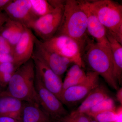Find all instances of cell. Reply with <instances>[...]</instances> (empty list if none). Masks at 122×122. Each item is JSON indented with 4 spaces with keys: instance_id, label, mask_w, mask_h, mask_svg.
Masks as SVG:
<instances>
[{
    "instance_id": "cell-15",
    "label": "cell",
    "mask_w": 122,
    "mask_h": 122,
    "mask_svg": "<svg viewBox=\"0 0 122 122\" xmlns=\"http://www.w3.org/2000/svg\"><path fill=\"white\" fill-rule=\"evenodd\" d=\"M19 122H53L39 106L24 102Z\"/></svg>"
},
{
    "instance_id": "cell-26",
    "label": "cell",
    "mask_w": 122,
    "mask_h": 122,
    "mask_svg": "<svg viewBox=\"0 0 122 122\" xmlns=\"http://www.w3.org/2000/svg\"><path fill=\"white\" fill-rule=\"evenodd\" d=\"M8 62H13L12 55L0 53V65Z\"/></svg>"
},
{
    "instance_id": "cell-33",
    "label": "cell",
    "mask_w": 122,
    "mask_h": 122,
    "mask_svg": "<svg viewBox=\"0 0 122 122\" xmlns=\"http://www.w3.org/2000/svg\"><path fill=\"white\" fill-rule=\"evenodd\" d=\"M62 122V121H61V120H58V121H55V122Z\"/></svg>"
},
{
    "instance_id": "cell-24",
    "label": "cell",
    "mask_w": 122,
    "mask_h": 122,
    "mask_svg": "<svg viewBox=\"0 0 122 122\" xmlns=\"http://www.w3.org/2000/svg\"><path fill=\"white\" fill-rule=\"evenodd\" d=\"M66 76L72 78L84 80L87 77L86 73L82 69V67L76 64L72 66L68 71Z\"/></svg>"
},
{
    "instance_id": "cell-2",
    "label": "cell",
    "mask_w": 122,
    "mask_h": 122,
    "mask_svg": "<svg viewBox=\"0 0 122 122\" xmlns=\"http://www.w3.org/2000/svg\"><path fill=\"white\" fill-rule=\"evenodd\" d=\"M35 66L31 58L16 70L7 86V90L1 93L40 107L35 89Z\"/></svg>"
},
{
    "instance_id": "cell-8",
    "label": "cell",
    "mask_w": 122,
    "mask_h": 122,
    "mask_svg": "<svg viewBox=\"0 0 122 122\" xmlns=\"http://www.w3.org/2000/svg\"><path fill=\"white\" fill-rule=\"evenodd\" d=\"M87 77L78 85L66 90L62 94L60 100L66 105L74 104L86 98L94 89L100 85L98 74L91 71L86 73Z\"/></svg>"
},
{
    "instance_id": "cell-34",
    "label": "cell",
    "mask_w": 122,
    "mask_h": 122,
    "mask_svg": "<svg viewBox=\"0 0 122 122\" xmlns=\"http://www.w3.org/2000/svg\"></svg>"
},
{
    "instance_id": "cell-21",
    "label": "cell",
    "mask_w": 122,
    "mask_h": 122,
    "mask_svg": "<svg viewBox=\"0 0 122 122\" xmlns=\"http://www.w3.org/2000/svg\"><path fill=\"white\" fill-rule=\"evenodd\" d=\"M116 109L113 99L109 97L93 107L85 114L91 117L100 112L107 111H116Z\"/></svg>"
},
{
    "instance_id": "cell-28",
    "label": "cell",
    "mask_w": 122,
    "mask_h": 122,
    "mask_svg": "<svg viewBox=\"0 0 122 122\" xmlns=\"http://www.w3.org/2000/svg\"><path fill=\"white\" fill-rule=\"evenodd\" d=\"M117 117L115 122H122V107L120 105L116 109Z\"/></svg>"
},
{
    "instance_id": "cell-16",
    "label": "cell",
    "mask_w": 122,
    "mask_h": 122,
    "mask_svg": "<svg viewBox=\"0 0 122 122\" xmlns=\"http://www.w3.org/2000/svg\"><path fill=\"white\" fill-rule=\"evenodd\" d=\"M26 27L22 23L9 18L0 29V34L14 48L20 39Z\"/></svg>"
},
{
    "instance_id": "cell-32",
    "label": "cell",
    "mask_w": 122,
    "mask_h": 122,
    "mask_svg": "<svg viewBox=\"0 0 122 122\" xmlns=\"http://www.w3.org/2000/svg\"><path fill=\"white\" fill-rule=\"evenodd\" d=\"M91 122H96V120H95L94 119L92 118Z\"/></svg>"
},
{
    "instance_id": "cell-17",
    "label": "cell",
    "mask_w": 122,
    "mask_h": 122,
    "mask_svg": "<svg viewBox=\"0 0 122 122\" xmlns=\"http://www.w3.org/2000/svg\"><path fill=\"white\" fill-rule=\"evenodd\" d=\"M113 60L114 77L117 82H122V45L107 30Z\"/></svg>"
},
{
    "instance_id": "cell-27",
    "label": "cell",
    "mask_w": 122,
    "mask_h": 122,
    "mask_svg": "<svg viewBox=\"0 0 122 122\" xmlns=\"http://www.w3.org/2000/svg\"><path fill=\"white\" fill-rule=\"evenodd\" d=\"M9 19V18L4 11L0 10V29Z\"/></svg>"
},
{
    "instance_id": "cell-30",
    "label": "cell",
    "mask_w": 122,
    "mask_h": 122,
    "mask_svg": "<svg viewBox=\"0 0 122 122\" xmlns=\"http://www.w3.org/2000/svg\"><path fill=\"white\" fill-rule=\"evenodd\" d=\"M12 1L11 0H0V10L4 11L5 8Z\"/></svg>"
},
{
    "instance_id": "cell-25",
    "label": "cell",
    "mask_w": 122,
    "mask_h": 122,
    "mask_svg": "<svg viewBox=\"0 0 122 122\" xmlns=\"http://www.w3.org/2000/svg\"><path fill=\"white\" fill-rule=\"evenodd\" d=\"M13 48L7 39L0 34V53L12 56Z\"/></svg>"
},
{
    "instance_id": "cell-5",
    "label": "cell",
    "mask_w": 122,
    "mask_h": 122,
    "mask_svg": "<svg viewBox=\"0 0 122 122\" xmlns=\"http://www.w3.org/2000/svg\"><path fill=\"white\" fill-rule=\"evenodd\" d=\"M42 41L48 50L69 60L72 63L84 67L82 57V50L75 40L65 35L54 36L51 39Z\"/></svg>"
},
{
    "instance_id": "cell-12",
    "label": "cell",
    "mask_w": 122,
    "mask_h": 122,
    "mask_svg": "<svg viewBox=\"0 0 122 122\" xmlns=\"http://www.w3.org/2000/svg\"><path fill=\"white\" fill-rule=\"evenodd\" d=\"M4 11L10 19L19 21L28 28L38 18L33 12L30 0H12Z\"/></svg>"
},
{
    "instance_id": "cell-20",
    "label": "cell",
    "mask_w": 122,
    "mask_h": 122,
    "mask_svg": "<svg viewBox=\"0 0 122 122\" xmlns=\"http://www.w3.org/2000/svg\"><path fill=\"white\" fill-rule=\"evenodd\" d=\"M17 70L13 62H8L0 65V85L5 87Z\"/></svg>"
},
{
    "instance_id": "cell-19",
    "label": "cell",
    "mask_w": 122,
    "mask_h": 122,
    "mask_svg": "<svg viewBox=\"0 0 122 122\" xmlns=\"http://www.w3.org/2000/svg\"><path fill=\"white\" fill-rule=\"evenodd\" d=\"M30 1L33 12L37 18L50 13L55 8L49 0H30Z\"/></svg>"
},
{
    "instance_id": "cell-4",
    "label": "cell",
    "mask_w": 122,
    "mask_h": 122,
    "mask_svg": "<svg viewBox=\"0 0 122 122\" xmlns=\"http://www.w3.org/2000/svg\"><path fill=\"white\" fill-rule=\"evenodd\" d=\"M107 31L122 45V5L111 0H87Z\"/></svg>"
},
{
    "instance_id": "cell-9",
    "label": "cell",
    "mask_w": 122,
    "mask_h": 122,
    "mask_svg": "<svg viewBox=\"0 0 122 122\" xmlns=\"http://www.w3.org/2000/svg\"><path fill=\"white\" fill-rule=\"evenodd\" d=\"M32 58L34 63L36 76L43 86L60 100L63 84L61 76L56 74L39 58L33 55Z\"/></svg>"
},
{
    "instance_id": "cell-3",
    "label": "cell",
    "mask_w": 122,
    "mask_h": 122,
    "mask_svg": "<svg viewBox=\"0 0 122 122\" xmlns=\"http://www.w3.org/2000/svg\"><path fill=\"white\" fill-rule=\"evenodd\" d=\"M92 71L102 77L108 85L115 90L118 89L117 82L113 74V66L111 48L94 43L89 39L82 54Z\"/></svg>"
},
{
    "instance_id": "cell-18",
    "label": "cell",
    "mask_w": 122,
    "mask_h": 122,
    "mask_svg": "<svg viewBox=\"0 0 122 122\" xmlns=\"http://www.w3.org/2000/svg\"><path fill=\"white\" fill-rule=\"evenodd\" d=\"M24 102L13 96L0 93V115L21 111Z\"/></svg>"
},
{
    "instance_id": "cell-31",
    "label": "cell",
    "mask_w": 122,
    "mask_h": 122,
    "mask_svg": "<svg viewBox=\"0 0 122 122\" xmlns=\"http://www.w3.org/2000/svg\"><path fill=\"white\" fill-rule=\"evenodd\" d=\"M117 100L120 102L121 105H122V87L118 90L116 95Z\"/></svg>"
},
{
    "instance_id": "cell-23",
    "label": "cell",
    "mask_w": 122,
    "mask_h": 122,
    "mask_svg": "<svg viewBox=\"0 0 122 122\" xmlns=\"http://www.w3.org/2000/svg\"><path fill=\"white\" fill-rule=\"evenodd\" d=\"M91 119L92 118L86 114L71 112L59 120L63 122H91Z\"/></svg>"
},
{
    "instance_id": "cell-7",
    "label": "cell",
    "mask_w": 122,
    "mask_h": 122,
    "mask_svg": "<svg viewBox=\"0 0 122 122\" xmlns=\"http://www.w3.org/2000/svg\"><path fill=\"white\" fill-rule=\"evenodd\" d=\"M35 83L40 107L53 122L59 120L69 114L63 103L43 86L36 75Z\"/></svg>"
},
{
    "instance_id": "cell-1",
    "label": "cell",
    "mask_w": 122,
    "mask_h": 122,
    "mask_svg": "<svg viewBox=\"0 0 122 122\" xmlns=\"http://www.w3.org/2000/svg\"><path fill=\"white\" fill-rule=\"evenodd\" d=\"M87 17L80 0L65 1L62 20L54 36L65 35L76 41L82 52L89 40L87 34Z\"/></svg>"
},
{
    "instance_id": "cell-6",
    "label": "cell",
    "mask_w": 122,
    "mask_h": 122,
    "mask_svg": "<svg viewBox=\"0 0 122 122\" xmlns=\"http://www.w3.org/2000/svg\"><path fill=\"white\" fill-rule=\"evenodd\" d=\"M65 1L55 7L52 12L38 18L29 26L28 28L42 41L51 39L56 34L62 20Z\"/></svg>"
},
{
    "instance_id": "cell-13",
    "label": "cell",
    "mask_w": 122,
    "mask_h": 122,
    "mask_svg": "<svg viewBox=\"0 0 122 122\" xmlns=\"http://www.w3.org/2000/svg\"><path fill=\"white\" fill-rule=\"evenodd\" d=\"M87 17V32L96 39V43L110 48L107 37V30L90 8L87 0H80Z\"/></svg>"
},
{
    "instance_id": "cell-29",
    "label": "cell",
    "mask_w": 122,
    "mask_h": 122,
    "mask_svg": "<svg viewBox=\"0 0 122 122\" xmlns=\"http://www.w3.org/2000/svg\"><path fill=\"white\" fill-rule=\"evenodd\" d=\"M0 122H18V121L8 116L0 115Z\"/></svg>"
},
{
    "instance_id": "cell-11",
    "label": "cell",
    "mask_w": 122,
    "mask_h": 122,
    "mask_svg": "<svg viewBox=\"0 0 122 122\" xmlns=\"http://www.w3.org/2000/svg\"><path fill=\"white\" fill-rule=\"evenodd\" d=\"M36 37L32 30L26 27L20 39L14 47L12 62L17 69L32 58Z\"/></svg>"
},
{
    "instance_id": "cell-10",
    "label": "cell",
    "mask_w": 122,
    "mask_h": 122,
    "mask_svg": "<svg viewBox=\"0 0 122 122\" xmlns=\"http://www.w3.org/2000/svg\"><path fill=\"white\" fill-rule=\"evenodd\" d=\"M33 55L41 59L56 74L61 77L72 63L67 58L48 50L44 46L42 41L37 37Z\"/></svg>"
},
{
    "instance_id": "cell-14",
    "label": "cell",
    "mask_w": 122,
    "mask_h": 122,
    "mask_svg": "<svg viewBox=\"0 0 122 122\" xmlns=\"http://www.w3.org/2000/svg\"><path fill=\"white\" fill-rule=\"evenodd\" d=\"M110 97L109 92L105 86L99 85L89 94L74 113H86L87 111L102 100Z\"/></svg>"
},
{
    "instance_id": "cell-22",
    "label": "cell",
    "mask_w": 122,
    "mask_h": 122,
    "mask_svg": "<svg viewBox=\"0 0 122 122\" xmlns=\"http://www.w3.org/2000/svg\"><path fill=\"white\" fill-rule=\"evenodd\" d=\"M117 117L116 111H107L93 116L92 118L97 122H115Z\"/></svg>"
}]
</instances>
